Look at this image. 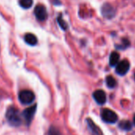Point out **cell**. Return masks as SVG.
Returning a JSON list of instances; mask_svg holds the SVG:
<instances>
[{"instance_id":"1","label":"cell","mask_w":135,"mask_h":135,"mask_svg":"<svg viewBox=\"0 0 135 135\" xmlns=\"http://www.w3.org/2000/svg\"><path fill=\"white\" fill-rule=\"evenodd\" d=\"M7 118L12 126H19L21 124V117L18 110L15 107H10L7 112Z\"/></svg>"},{"instance_id":"2","label":"cell","mask_w":135,"mask_h":135,"mask_svg":"<svg viewBox=\"0 0 135 135\" xmlns=\"http://www.w3.org/2000/svg\"><path fill=\"white\" fill-rule=\"evenodd\" d=\"M101 118L103 122L109 124H114L118 121L117 114L107 108H104L101 110Z\"/></svg>"},{"instance_id":"3","label":"cell","mask_w":135,"mask_h":135,"mask_svg":"<svg viewBox=\"0 0 135 135\" xmlns=\"http://www.w3.org/2000/svg\"><path fill=\"white\" fill-rule=\"evenodd\" d=\"M18 99H19V101L22 104L28 105V104L32 103L34 101L35 95H34L33 92L30 90H23L19 92Z\"/></svg>"},{"instance_id":"4","label":"cell","mask_w":135,"mask_h":135,"mask_svg":"<svg viewBox=\"0 0 135 135\" xmlns=\"http://www.w3.org/2000/svg\"><path fill=\"white\" fill-rule=\"evenodd\" d=\"M34 15H35L37 19L41 21V22L46 20V18L48 17L47 10H46L45 7L43 6V5H37L35 7V9H34Z\"/></svg>"},{"instance_id":"5","label":"cell","mask_w":135,"mask_h":135,"mask_svg":"<svg viewBox=\"0 0 135 135\" xmlns=\"http://www.w3.org/2000/svg\"><path fill=\"white\" fill-rule=\"evenodd\" d=\"M129 69V63L126 60H123L116 65V73L120 75V76H124L126 75Z\"/></svg>"},{"instance_id":"6","label":"cell","mask_w":135,"mask_h":135,"mask_svg":"<svg viewBox=\"0 0 135 135\" xmlns=\"http://www.w3.org/2000/svg\"><path fill=\"white\" fill-rule=\"evenodd\" d=\"M36 110H37V105H33V106H32L30 107L26 108L23 111V116H24V118H25V119H26L28 125L31 122V121H32V119H33V116L35 114Z\"/></svg>"},{"instance_id":"7","label":"cell","mask_w":135,"mask_h":135,"mask_svg":"<svg viewBox=\"0 0 135 135\" xmlns=\"http://www.w3.org/2000/svg\"><path fill=\"white\" fill-rule=\"evenodd\" d=\"M93 98L95 100V102L99 105L104 104L106 103V101H107L106 93L103 90H96L95 91H94Z\"/></svg>"},{"instance_id":"8","label":"cell","mask_w":135,"mask_h":135,"mask_svg":"<svg viewBox=\"0 0 135 135\" xmlns=\"http://www.w3.org/2000/svg\"><path fill=\"white\" fill-rule=\"evenodd\" d=\"M115 14V11L114 8L110 5V4H104L102 7V15L107 18H112Z\"/></svg>"},{"instance_id":"9","label":"cell","mask_w":135,"mask_h":135,"mask_svg":"<svg viewBox=\"0 0 135 135\" xmlns=\"http://www.w3.org/2000/svg\"><path fill=\"white\" fill-rule=\"evenodd\" d=\"M87 122H88V126L89 129L91 130V132L93 133L94 135H103L100 128L91 118H88Z\"/></svg>"},{"instance_id":"10","label":"cell","mask_w":135,"mask_h":135,"mask_svg":"<svg viewBox=\"0 0 135 135\" xmlns=\"http://www.w3.org/2000/svg\"><path fill=\"white\" fill-rule=\"evenodd\" d=\"M25 41L30 45H35L37 43V39L36 36L33 33H27L25 35Z\"/></svg>"},{"instance_id":"11","label":"cell","mask_w":135,"mask_h":135,"mask_svg":"<svg viewBox=\"0 0 135 135\" xmlns=\"http://www.w3.org/2000/svg\"><path fill=\"white\" fill-rule=\"evenodd\" d=\"M120 56L117 52H113L110 56V65L114 67L116 66L119 62Z\"/></svg>"},{"instance_id":"12","label":"cell","mask_w":135,"mask_h":135,"mask_svg":"<svg viewBox=\"0 0 135 135\" xmlns=\"http://www.w3.org/2000/svg\"><path fill=\"white\" fill-rule=\"evenodd\" d=\"M118 127L119 129H121L122 130H125V131H129L132 127L133 125L131 124V122L128 120H123L122 122H119L118 124Z\"/></svg>"},{"instance_id":"13","label":"cell","mask_w":135,"mask_h":135,"mask_svg":"<svg viewBox=\"0 0 135 135\" xmlns=\"http://www.w3.org/2000/svg\"><path fill=\"white\" fill-rule=\"evenodd\" d=\"M106 84L109 88H114L116 86V80L111 76H108L106 78Z\"/></svg>"},{"instance_id":"14","label":"cell","mask_w":135,"mask_h":135,"mask_svg":"<svg viewBox=\"0 0 135 135\" xmlns=\"http://www.w3.org/2000/svg\"><path fill=\"white\" fill-rule=\"evenodd\" d=\"M19 4L24 9H29L33 5V0H19Z\"/></svg>"},{"instance_id":"15","label":"cell","mask_w":135,"mask_h":135,"mask_svg":"<svg viewBox=\"0 0 135 135\" xmlns=\"http://www.w3.org/2000/svg\"><path fill=\"white\" fill-rule=\"evenodd\" d=\"M57 22H58V24H59V26L63 29V30H67L68 29V24H67V22L63 19V18H62V15H60L58 17H57Z\"/></svg>"},{"instance_id":"16","label":"cell","mask_w":135,"mask_h":135,"mask_svg":"<svg viewBox=\"0 0 135 135\" xmlns=\"http://www.w3.org/2000/svg\"><path fill=\"white\" fill-rule=\"evenodd\" d=\"M49 135H61V133L56 127L51 126L49 130Z\"/></svg>"},{"instance_id":"17","label":"cell","mask_w":135,"mask_h":135,"mask_svg":"<svg viewBox=\"0 0 135 135\" xmlns=\"http://www.w3.org/2000/svg\"><path fill=\"white\" fill-rule=\"evenodd\" d=\"M133 124H134V126H135V114H134V116H133Z\"/></svg>"},{"instance_id":"18","label":"cell","mask_w":135,"mask_h":135,"mask_svg":"<svg viewBox=\"0 0 135 135\" xmlns=\"http://www.w3.org/2000/svg\"><path fill=\"white\" fill-rule=\"evenodd\" d=\"M134 79H135V74H134Z\"/></svg>"}]
</instances>
